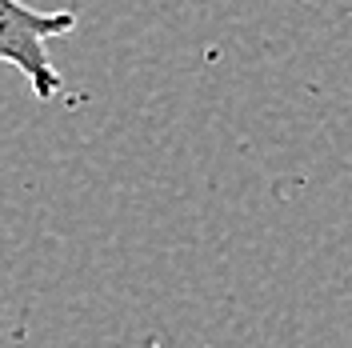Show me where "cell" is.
Masks as SVG:
<instances>
[{
	"instance_id": "cell-1",
	"label": "cell",
	"mask_w": 352,
	"mask_h": 348,
	"mask_svg": "<svg viewBox=\"0 0 352 348\" xmlns=\"http://www.w3.org/2000/svg\"><path fill=\"white\" fill-rule=\"evenodd\" d=\"M76 12H41L24 0H0V65H12L32 88V96L52 100L65 80L48 61V41L68 36Z\"/></svg>"
}]
</instances>
